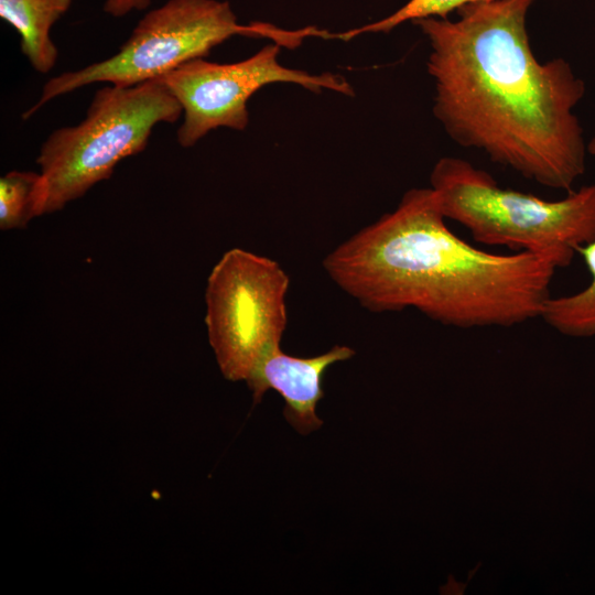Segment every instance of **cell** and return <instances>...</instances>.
Segmentation results:
<instances>
[{
  "instance_id": "obj_4",
  "label": "cell",
  "mask_w": 595,
  "mask_h": 595,
  "mask_svg": "<svg viewBox=\"0 0 595 595\" xmlns=\"http://www.w3.org/2000/svg\"><path fill=\"white\" fill-rule=\"evenodd\" d=\"M235 35L268 37L293 48L305 37L326 39L327 30H283L264 22L240 24L227 1L169 0L143 15L117 54L51 78L23 118L51 99L89 84L128 87L156 79L186 62L204 58L213 47Z\"/></svg>"
},
{
  "instance_id": "obj_5",
  "label": "cell",
  "mask_w": 595,
  "mask_h": 595,
  "mask_svg": "<svg viewBox=\"0 0 595 595\" xmlns=\"http://www.w3.org/2000/svg\"><path fill=\"white\" fill-rule=\"evenodd\" d=\"M182 113L178 101L156 79L98 89L84 120L56 129L40 149L43 215L61 210L109 178L122 159L147 148L155 125L175 122Z\"/></svg>"
},
{
  "instance_id": "obj_11",
  "label": "cell",
  "mask_w": 595,
  "mask_h": 595,
  "mask_svg": "<svg viewBox=\"0 0 595 595\" xmlns=\"http://www.w3.org/2000/svg\"><path fill=\"white\" fill-rule=\"evenodd\" d=\"M45 199L41 173L10 171L0 178V228L21 229L43 215Z\"/></svg>"
},
{
  "instance_id": "obj_7",
  "label": "cell",
  "mask_w": 595,
  "mask_h": 595,
  "mask_svg": "<svg viewBox=\"0 0 595 595\" xmlns=\"http://www.w3.org/2000/svg\"><path fill=\"white\" fill-rule=\"evenodd\" d=\"M280 50V44L271 43L231 64L196 58L156 78L182 107L184 118L177 131L178 143L183 148L193 147L220 127L246 129L248 100L269 84L292 83L314 93L328 89L354 95L351 85L338 74L313 75L284 67L278 60Z\"/></svg>"
},
{
  "instance_id": "obj_8",
  "label": "cell",
  "mask_w": 595,
  "mask_h": 595,
  "mask_svg": "<svg viewBox=\"0 0 595 595\" xmlns=\"http://www.w3.org/2000/svg\"><path fill=\"white\" fill-rule=\"evenodd\" d=\"M354 355L353 348L340 345L309 358L290 356L277 348L268 353L246 379L253 404L262 400L267 390L278 391L285 401L283 414L286 421L299 433L309 434L323 424L315 409L324 397L322 379L326 369Z\"/></svg>"
},
{
  "instance_id": "obj_6",
  "label": "cell",
  "mask_w": 595,
  "mask_h": 595,
  "mask_svg": "<svg viewBox=\"0 0 595 595\" xmlns=\"http://www.w3.org/2000/svg\"><path fill=\"white\" fill-rule=\"evenodd\" d=\"M290 278L268 257L240 248L226 251L205 291L208 342L223 376L246 380L256 365L280 348L288 324Z\"/></svg>"
},
{
  "instance_id": "obj_13",
  "label": "cell",
  "mask_w": 595,
  "mask_h": 595,
  "mask_svg": "<svg viewBox=\"0 0 595 595\" xmlns=\"http://www.w3.org/2000/svg\"><path fill=\"white\" fill-rule=\"evenodd\" d=\"M151 0H106L104 11L112 17L120 18L133 10H144Z\"/></svg>"
},
{
  "instance_id": "obj_9",
  "label": "cell",
  "mask_w": 595,
  "mask_h": 595,
  "mask_svg": "<svg viewBox=\"0 0 595 595\" xmlns=\"http://www.w3.org/2000/svg\"><path fill=\"white\" fill-rule=\"evenodd\" d=\"M71 4L72 0H0L1 19L20 34L22 54L40 73H48L57 61L50 33Z\"/></svg>"
},
{
  "instance_id": "obj_1",
  "label": "cell",
  "mask_w": 595,
  "mask_h": 595,
  "mask_svg": "<svg viewBox=\"0 0 595 595\" xmlns=\"http://www.w3.org/2000/svg\"><path fill=\"white\" fill-rule=\"evenodd\" d=\"M534 0L465 4L454 21L413 23L426 36L433 113L458 145L551 188L571 191L587 144L573 109L585 83L567 61L540 63L527 14Z\"/></svg>"
},
{
  "instance_id": "obj_10",
  "label": "cell",
  "mask_w": 595,
  "mask_h": 595,
  "mask_svg": "<svg viewBox=\"0 0 595 595\" xmlns=\"http://www.w3.org/2000/svg\"><path fill=\"white\" fill-rule=\"evenodd\" d=\"M587 152L595 156V137L587 144ZM591 275L589 283L582 290L558 298H550L541 318L553 329L571 337L595 336V239L581 248Z\"/></svg>"
},
{
  "instance_id": "obj_3",
  "label": "cell",
  "mask_w": 595,
  "mask_h": 595,
  "mask_svg": "<svg viewBox=\"0 0 595 595\" xmlns=\"http://www.w3.org/2000/svg\"><path fill=\"white\" fill-rule=\"evenodd\" d=\"M446 219L466 227L475 241L529 252L556 269L595 239V183L559 201L499 187L495 178L459 158H441L430 174Z\"/></svg>"
},
{
  "instance_id": "obj_12",
  "label": "cell",
  "mask_w": 595,
  "mask_h": 595,
  "mask_svg": "<svg viewBox=\"0 0 595 595\" xmlns=\"http://www.w3.org/2000/svg\"><path fill=\"white\" fill-rule=\"evenodd\" d=\"M482 1L494 0H409L400 9L383 19L337 33V39L349 41L364 33H387L408 21L414 22L426 18L446 19L452 11H456L468 3Z\"/></svg>"
},
{
  "instance_id": "obj_2",
  "label": "cell",
  "mask_w": 595,
  "mask_h": 595,
  "mask_svg": "<svg viewBox=\"0 0 595 595\" xmlns=\"http://www.w3.org/2000/svg\"><path fill=\"white\" fill-rule=\"evenodd\" d=\"M433 190L407 191L397 208L323 260L331 280L365 309H415L462 328L509 327L541 317L556 268L529 252L493 253L446 225Z\"/></svg>"
}]
</instances>
